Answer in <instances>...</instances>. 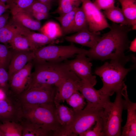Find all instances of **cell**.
I'll return each mask as SVG.
<instances>
[{
	"mask_svg": "<svg viewBox=\"0 0 136 136\" xmlns=\"http://www.w3.org/2000/svg\"><path fill=\"white\" fill-rule=\"evenodd\" d=\"M110 28V30L102 35L96 46L87 50L85 54L91 60L110 59L124 66L131 59L124 52L129 48L127 35L132 27L113 22Z\"/></svg>",
	"mask_w": 136,
	"mask_h": 136,
	"instance_id": "1",
	"label": "cell"
},
{
	"mask_svg": "<svg viewBox=\"0 0 136 136\" xmlns=\"http://www.w3.org/2000/svg\"><path fill=\"white\" fill-rule=\"evenodd\" d=\"M34 71L28 87L58 86L75 74L64 62L32 60Z\"/></svg>",
	"mask_w": 136,
	"mask_h": 136,
	"instance_id": "2",
	"label": "cell"
},
{
	"mask_svg": "<svg viewBox=\"0 0 136 136\" xmlns=\"http://www.w3.org/2000/svg\"><path fill=\"white\" fill-rule=\"evenodd\" d=\"M131 68H126L119 62L111 60L96 68L94 73L101 78L103 86L99 90L109 96L126 87L124 80Z\"/></svg>",
	"mask_w": 136,
	"mask_h": 136,
	"instance_id": "3",
	"label": "cell"
},
{
	"mask_svg": "<svg viewBox=\"0 0 136 136\" xmlns=\"http://www.w3.org/2000/svg\"><path fill=\"white\" fill-rule=\"evenodd\" d=\"M23 116L52 132L53 136H59L62 127L56 115L54 103L23 107Z\"/></svg>",
	"mask_w": 136,
	"mask_h": 136,
	"instance_id": "4",
	"label": "cell"
},
{
	"mask_svg": "<svg viewBox=\"0 0 136 136\" xmlns=\"http://www.w3.org/2000/svg\"><path fill=\"white\" fill-rule=\"evenodd\" d=\"M122 91L116 92L114 102H109L101 112L100 117L103 125V136L121 135L122 114L124 108V101L122 97Z\"/></svg>",
	"mask_w": 136,
	"mask_h": 136,
	"instance_id": "5",
	"label": "cell"
},
{
	"mask_svg": "<svg viewBox=\"0 0 136 136\" xmlns=\"http://www.w3.org/2000/svg\"><path fill=\"white\" fill-rule=\"evenodd\" d=\"M87 50L76 47L72 43L68 45L48 44L33 51L32 60L53 62H61L73 57L76 54L84 53Z\"/></svg>",
	"mask_w": 136,
	"mask_h": 136,
	"instance_id": "6",
	"label": "cell"
},
{
	"mask_svg": "<svg viewBox=\"0 0 136 136\" xmlns=\"http://www.w3.org/2000/svg\"><path fill=\"white\" fill-rule=\"evenodd\" d=\"M103 108L86 106L82 110H74L71 122L62 132L61 136H76L91 128L100 118Z\"/></svg>",
	"mask_w": 136,
	"mask_h": 136,
	"instance_id": "7",
	"label": "cell"
},
{
	"mask_svg": "<svg viewBox=\"0 0 136 136\" xmlns=\"http://www.w3.org/2000/svg\"><path fill=\"white\" fill-rule=\"evenodd\" d=\"M55 86L28 87L18 95L23 107L54 103Z\"/></svg>",
	"mask_w": 136,
	"mask_h": 136,
	"instance_id": "8",
	"label": "cell"
},
{
	"mask_svg": "<svg viewBox=\"0 0 136 136\" xmlns=\"http://www.w3.org/2000/svg\"><path fill=\"white\" fill-rule=\"evenodd\" d=\"M23 116V106L18 95L9 92L0 99V122H19Z\"/></svg>",
	"mask_w": 136,
	"mask_h": 136,
	"instance_id": "9",
	"label": "cell"
},
{
	"mask_svg": "<svg viewBox=\"0 0 136 136\" xmlns=\"http://www.w3.org/2000/svg\"><path fill=\"white\" fill-rule=\"evenodd\" d=\"M91 59L84 53L77 55L74 59L65 60L71 70L81 80L93 86L96 84V77L91 71Z\"/></svg>",
	"mask_w": 136,
	"mask_h": 136,
	"instance_id": "10",
	"label": "cell"
},
{
	"mask_svg": "<svg viewBox=\"0 0 136 136\" xmlns=\"http://www.w3.org/2000/svg\"><path fill=\"white\" fill-rule=\"evenodd\" d=\"M86 17L89 29L96 32L110 26L105 16L90 0H80Z\"/></svg>",
	"mask_w": 136,
	"mask_h": 136,
	"instance_id": "11",
	"label": "cell"
},
{
	"mask_svg": "<svg viewBox=\"0 0 136 136\" xmlns=\"http://www.w3.org/2000/svg\"><path fill=\"white\" fill-rule=\"evenodd\" d=\"M33 66L32 62H29L11 77L9 81L10 92L18 95L27 88L30 83Z\"/></svg>",
	"mask_w": 136,
	"mask_h": 136,
	"instance_id": "12",
	"label": "cell"
},
{
	"mask_svg": "<svg viewBox=\"0 0 136 136\" xmlns=\"http://www.w3.org/2000/svg\"><path fill=\"white\" fill-rule=\"evenodd\" d=\"M93 87L81 81L79 91L86 101V106L103 108L110 101L109 97L105 95Z\"/></svg>",
	"mask_w": 136,
	"mask_h": 136,
	"instance_id": "13",
	"label": "cell"
},
{
	"mask_svg": "<svg viewBox=\"0 0 136 136\" xmlns=\"http://www.w3.org/2000/svg\"><path fill=\"white\" fill-rule=\"evenodd\" d=\"M81 80L75 74L64 81L56 87L54 103L63 102L74 92L79 91Z\"/></svg>",
	"mask_w": 136,
	"mask_h": 136,
	"instance_id": "14",
	"label": "cell"
},
{
	"mask_svg": "<svg viewBox=\"0 0 136 136\" xmlns=\"http://www.w3.org/2000/svg\"><path fill=\"white\" fill-rule=\"evenodd\" d=\"M124 97V109L127 111L126 122L122 128V136L136 135V104L131 101L127 95L126 89L122 91Z\"/></svg>",
	"mask_w": 136,
	"mask_h": 136,
	"instance_id": "15",
	"label": "cell"
},
{
	"mask_svg": "<svg viewBox=\"0 0 136 136\" xmlns=\"http://www.w3.org/2000/svg\"><path fill=\"white\" fill-rule=\"evenodd\" d=\"M101 36L98 31L93 32L88 28L80 30L71 36L65 37L66 41L92 48L96 45Z\"/></svg>",
	"mask_w": 136,
	"mask_h": 136,
	"instance_id": "16",
	"label": "cell"
},
{
	"mask_svg": "<svg viewBox=\"0 0 136 136\" xmlns=\"http://www.w3.org/2000/svg\"><path fill=\"white\" fill-rule=\"evenodd\" d=\"M33 51H18L12 49L11 58L8 67L9 79L14 73L32 60Z\"/></svg>",
	"mask_w": 136,
	"mask_h": 136,
	"instance_id": "17",
	"label": "cell"
},
{
	"mask_svg": "<svg viewBox=\"0 0 136 136\" xmlns=\"http://www.w3.org/2000/svg\"><path fill=\"white\" fill-rule=\"evenodd\" d=\"M21 26L20 34L26 37L36 49L47 45L54 44L59 42L58 40H52L42 33L31 31Z\"/></svg>",
	"mask_w": 136,
	"mask_h": 136,
	"instance_id": "18",
	"label": "cell"
},
{
	"mask_svg": "<svg viewBox=\"0 0 136 136\" xmlns=\"http://www.w3.org/2000/svg\"><path fill=\"white\" fill-rule=\"evenodd\" d=\"M19 123L22 127V136H53L52 132L43 128L23 116Z\"/></svg>",
	"mask_w": 136,
	"mask_h": 136,
	"instance_id": "19",
	"label": "cell"
},
{
	"mask_svg": "<svg viewBox=\"0 0 136 136\" xmlns=\"http://www.w3.org/2000/svg\"><path fill=\"white\" fill-rule=\"evenodd\" d=\"M31 15L24 11L12 15V20L16 23L30 30H39L41 27L39 21L33 19Z\"/></svg>",
	"mask_w": 136,
	"mask_h": 136,
	"instance_id": "20",
	"label": "cell"
},
{
	"mask_svg": "<svg viewBox=\"0 0 136 136\" xmlns=\"http://www.w3.org/2000/svg\"><path fill=\"white\" fill-rule=\"evenodd\" d=\"M56 112L58 120L62 126V129L59 134L67 127L74 117V110L60 103H55Z\"/></svg>",
	"mask_w": 136,
	"mask_h": 136,
	"instance_id": "21",
	"label": "cell"
},
{
	"mask_svg": "<svg viewBox=\"0 0 136 136\" xmlns=\"http://www.w3.org/2000/svg\"><path fill=\"white\" fill-rule=\"evenodd\" d=\"M126 19L132 29L136 28V0H118Z\"/></svg>",
	"mask_w": 136,
	"mask_h": 136,
	"instance_id": "22",
	"label": "cell"
},
{
	"mask_svg": "<svg viewBox=\"0 0 136 136\" xmlns=\"http://www.w3.org/2000/svg\"><path fill=\"white\" fill-rule=\"evenodd\" d=\"M21 26L12 20L0 29V43L7 44L10 43L14 36L20 33Z\"/></svg>",
	"mask_w": 136,
	"mask_h": 136,
	"instance_id": "23",
	"label": "cell"
},
{
	"mask_svg": "<svg viewBox=\"0 0 136 136\" xmlns=\"http://www.w3.org/2000/svg\"><path fill=\"white\" fill-rule=\"evenodd\" d=\"M13 50L23 51H33L36 49L29 41L23 35H16L9 43Z\"/></svg>",
	"mask_w": 136,
	"mask_h": 136,
	"instance_id": "24",
	"label": "cell"
},
{
	"mask_svg": "<svg viewBox=\"0 0 136 136\" xmlns=\"http://www.w3.org/2000/svg\"><path fill=\"white\" fill-rule=\"evenodd\" d=\"M78 7L69 13L55 17L60 23L63 36L72 32L75 16Z\"/></svg>",
	"mask_w": 136,
	"mask_h": 136,
	"instance_id": "25",
	"label": "cell"
},
{
	"mask_svg": "<svg viewBox=\"0 0 136 136\" xmlns=\"http://www.w3.org/2000/svg\"><path fill=\"white\" fill-rule=\"evenodd\" d=\"M42 33L53 40L63 36L61 26L58 24L53 21H49L45 23L40 29Z\"/></svg>",
	"mask_w": 136,
	"mask_h": 136,
	"instance_id": "26",
	"label": "cell"
},
{
	"mask_svg": "<svg viewBox=\"0 0 136 136\" xmlns=\"http://www.w3.org/2000/svg\"><path fill=\"white\" fill-rule=\"evenodd\" d=\"M0 123V131L3 136H22V127L19 122L6 121Z\"/></svg>",
	"mask_w": 136,
	"mask_h": 136,
	"instance_id": "27",
	"label": "cell"
},
{
	"mask_svg": "<svg viewBox=\"0 0 136 136\" xmlns=\"http://www.w3.org/2000/svg\"><path fill=\"white\" fill-rule=\"evenodd\" d=\"M104 13L105 16L113 22L130 26L124 16L121 9L118 7L114 6L105 10Z\"/></svg>",
	"mask_w": 136,
	"mask_h": 136,
	"instance_id": "28",
	"label": "cell"
},
{
	"mask_svg": "<svg viewBox=\"0 0 136 136\" xmlns=\"http://www.w3.org/2000/svg\"><path fill=\"white\" fill-rule=\"evenodd\" d=\"M86 28L88 27L85 14L82 7H78L75 16L72 32Z\"/></svg>",
	"mask_w": 136,
	"mask_h": 136,
	"instance_id": "29",
	"label": "cell"
},
{
	"mask_svg": "<svg viewBox=\"0 0 136 136\" xmlns=\"http://www.w3.org/2000/svg\"><path fill=\"white\" fill-rule=\"evenodd\" d=\"M58 6L52 13L60 15L64 14L78 7L81 3L80 0H58Z\"/></svg>",
	"mask_w": 136,
	"mask_h": 136,
	"instance_id": "30",
	"label": "cell"
},
{
	"mask_svg": "<svg viewBox=\"0 0 136 136\" xmlns=\"http://www.w3.org/2000/svg\"><path fill=\"white\" fill-rule=\"evenodd\" d=\"M36 0H11L6 5L12 15L24 11L30 7Z\"/></svg>",
	"mask_w": 136,
	"mask_h": 136,
	"instance_id": "31",
	"label": "cell"
},
{
	"mask_svg": "<svg viewBox=\"0 0 136 136\" xmlns=\"http://www.w3.org/2000/svg\"><path fill=\"white\" fill-rule=\"evenodd\" d=\"M79 91H77L74 92L65 100L67 103L75 111L83 109L86 105L85 99Z\"/></svg>",
	"mask_w": 136,
	"mask_h": 136,
	"instance_id": "32",
	"label": "cell"
},
{
	"mask_svg": "<svg viewBox=\"0 0 136 136\" xmlns=\"http://www.w3.org/2000/svg\"><path fill=\"white\" fill-rule=\"evenodd\" d=\"M9 47L7 44H0V67L6 70L8 69L12 56Z\"/></svg>",
	"mask_w": 136,
	"mask_h": 136,
	"instance_id": "33",
	"label": "cell"
},
{
	"mask_svg": "<svg viewBox=\"0 0 136 136\" xmlns=\"http://www.w3.org/2000/svg\"><path fill=\"white\" fill-rule=\"evenodd\" d=\"M95 123V125L92 129L90 128L79 135L80 136H103V125L101 118Z\"/></svg>",
	"mask_w": 136,
	"mask_h": 136,
	"instance_id": "34",
	"label": "cell"
},
{
	"mask_svg": "<svg viewBox=\"0 0 136 136\" xmlns=\"http://www.w3.org/2000/svg\"><path fill=\"white\" fill-rule=\"evenodd\" d=\"M50 8L46 5L36 0L30 7L23 11L26 12L30 14L33 12L48 14Z\"/></svg>",
	"mask_w": 136,
	"mask_h": 136,
	"instance_id": "35",
	"label": "cell"
},
{
	"mask_svg": "<svg viewBox=\"0 0 136 136\" xmlns=\"http://www.w3.org/2000/svg\"><path fill=\"white\" fill-rule=\"evenodd\" d=\"M9 79L8 73L6 70L0 67V89L5 94H7L9 91Z\"/></svg>",
	"mask_w": 136,
	"mask_h": 136,
	"instance_id": "36",
	"label": "cell"
},
{
	"mask_svg": "<svg viewBox=\"0 0 136 136\" xmlns=\"http://www.w3.org/2000/svg\"><path fill=\"white\" fill-rule=\"evenodd\" d=\"M93 3L99 10H106L115 6V0H95Z\"/></svg>",
	"mask_w": 136,
	"mask_h": 136,
	"instance_id": "37",
	"label": "cell"
},
{
	"mask_svg": "<svg viewBox=\"0 0 136 136\" xmlns=\"http://www.w3.org/2000/svg\"><path fill=\"white\" fill-rule=\"evenodd\" d=\"M30 14L39 21L46 19L48 15V14L37 12H32Z\"/></svg>",
	"mask_w": 136,
	"mask_h": 136,
	"instance_id": "38",
	"label": "cell"
},
{
	"mask_svg": "<svg viewBox=\"0 0 136 136\" xmlns=\"http://www.w3.org/2000/svg\"><path fill=\"white\" fill-rule=\"evenodd\" d=\"M9 17V14L7 13L0 16V29L7 23Z\"/></svg>",
	"mask_w": 136,
	"mask_h": 136,
	"instance_id": "39",
	"label": "cell"
},
{
	"mask_svg": "<svg viewBox=\"0 0 136 136\" xmlns=\"http://www.w3.org/2000/svg\"><path fill=\"white\" fill-rule=\"evenodd\" d=\"M8 9V6L7 5L0 1V16L4 13Z\"/></svg>",
	"mask_w": 136,
	"mask_h": 136,
	"instance_id": "40",
	"label": "cell"
},
{
	"mask_svg": "<svg viewBox=\"0 0 136 136\" xmlns=\"http://www.w3.org/2000/svg\"><path fill=\"white\" fill-rule=\"evenodd\" d=\"M136 39L135 38L131 42L129 48L130 51L135 52L136 51Z\"/></svg>",
	"mask_w": 136,
	"mask_h": 136,
	"instance_id": "41",
	"label": "cell"
},
{
	"mask_svg": "<svg viewBox=\"0 0 136 136\" xmlns=\"http://www.w3.org/2000/svg\"><path fill=\"white\" fill-rule=\"evenodd\" d=\"M51 7L52 3L54 0H37Z\"/></svg>",
	"mask_w": 136,
	"mask_h": 136,
	"instance_id": "42",
	"label": "cell"
},
{
	"mask_svg": "<svg viewBox=\"0 0 136 136\" xmlns=\"http://www.w3.org/2000/svg\"><path fill=\"white\" fill-rule=\"evenodd\" d=\"M11 1V0H0V1L5 4H8Z\"/></svg>",
	"mask_w": 136,
	"mask_h": 136,
	"instance_id": "43",
	"label": "cell"
},
{
	"mask_svg": "<svg viewBox=\"0 0 136 136\" xmlns=\"http://www.w3.org/2000/svg\"><path fill=\"white\" fill-rule=\"evenodd\" d=\"M0 136H3V134L0 131Z\"/></svg>",
	"mask_w": 136,
	"mask_h": 136,
	"instance_id": "44",
	"label": "cell"
}]
</instances>
